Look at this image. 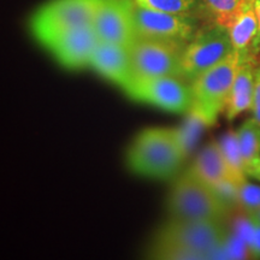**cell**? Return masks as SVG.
Instances as JSON below:
<instances>
[{"mask_svg": "<svg viewBox=\"0 0 260 260\" xmlns=\"http://www.w3.org/2000/svg\"><path fill=\"white\" fill-rule=\"evenodd\" d=\"M247 220V228L243 230L246 235V254L253 259L260 258V222L253 218L252 216L245 214Z\"/></svg>", "mask_w": 260, "mask_h": 260, "instance_id": "44dd1931", "label": "cell"}, {"mask_svg": "<svg viewBox=\"0 0 260 260\" xmlns=\"http://www.w3.org/2000/svg\"><path fill=\"white\" fill-rule=\"evenodd\" d=\"M136 4L147 9L159 11L171 12V14L197 16L203 18L201 0H134Z\"/></svg>", "mask_w": 260, "mask_h": 260, "instance_id": "d6986e66", "label": "cell"}, {"mask_svg": "<svg viewBox=\"0 0 260 260\" xmlns=\"http://www.w3.org/2000/svg\"><path fill=\"white\" fill-rule=\"evenodd\" d=\"M102 0H51L35 11L30 30L42 46L74 29L93 25Z\"/></svg>", "mask_w": 260, "mask_h": 260, "instance_id": "5b68a950", "label": "cell"}, {"mask_svg": "<svg viewBox=\"0 0 260 260\" xmlns=\"http://www.w3.org/2000/svg\"><path fill=\"white\" fill-rule=\"evenodd\" d=\"M237 207L243 214H249L260 210V186L245 181L236 187Z\"/></svg>", "mask_w": 260, "mask_h": 260, "instance_id": "ffe728a7", "label": "cell"}, {"mask_svg": "<svg viewBox=\"0 0 260 260\" xmlns=\"http://www.w3.org/2000/svg\"><path fill=\"white\" fill-rule=\"evenodd\" d=\"M189 170L205 183L216 188L224 183L237 187V180L224 158L219 141H211L199 152Z\"/></svg>", "mask_w": 260, "mask_h": 260, "instance_id": "4fadbf2b", "label": "cell"}, {"mask_svg": "<svg viewBox=\"0 0 260 260\" xmlns=\"http://www.w3.org/2000/svg\"><path fill=\"white\" fill-rule=\"evenodd\" d=\"M169 219L224 220L230 213L216 188L205 183L189 170L181 174L167 198Z\"/></svg>", "mask_w": 260, "mask_h": 260, "instance_id": "3957f363", "label": "cell"}, {"mask_svg": "<svg viewBox=\"0 0 260 260\" xmlns=\"http://www.w3.org/2000/svg\"><path fill=\"white\" fill-rule=\"evenodd\" d=\"M240 148L245 161V174L260 160V132L253 118L247 119L236 130Z\"/></svg>", "mask_w": 260, "mask_h": 260, "instance_id": "e0dca14e", "label": "cell"}, {"mask_svg": "<svg viewBox=\"0 0 260 260\" xmlns=\"http://www.w3.org/2000/svg\"><path fill=\"white\" fill-rule=\"evenodd\" d=\"M176 76L134 77L123 88L130 99L172 113H189L193 105L190 83Z\"/></svg>", "mask_w": 260, "mask_h": 260, "instance_id": "52a82bcc", "label": "cell"}, {"mask_svg": "<svg viewBox=\"0 0 260 260\" xmlns=\"http://www.w3.org/2000/svg\"><path fill=\"white\" fill-rule=\"evenodd\" d=\"M255 70L256 59L240 61L224 111L228 121H234L241 113L251 110L254 94Z\"/></svg>", "mask_w": 260, "mask_h": 260, "instance_id": "5bb4252c", "label": "cell"}, {"mask_svg": "<svg viewBox=\"0 0 260 260\" xmlns=\"http://www.w3.org/2000/svg\"><path fill=\"white\" fill-rule=\"evenodd\" d=\"M99 41L93 25H86L60 35L46 48L65 69L80 70L89 68Z\"/></svg>", "mask_w": 260, "mask_h": 260, "instance_id": "8fae6325", "label": "cell"}, {"mask_svg": "<svg viewBox=\"0 0 260 260\" xmlns=\"http://www.w3.org/2000/svg\"><path fill=\"white\" fill-rule=\"evenodd\" d=\"M186 45L176 41L136 38L129 46L134 77H181L182 53Z\"/></svg>", "mask_w": 260, "mask_h": 260, "instance_id": "ba28073f", "label": "cell"}, {"mask_svg": "<svg viewBox=\"0 0 260 260\" xmlns=\"http://www.w3.org/2000/svg\"><path fill=\"white\" fill-rule=\"evenodd\" d=\"M93 28L100 41L129 47L136 39L133 0H102Z\"/></svg>", "mask_w": 260, "mask_h": 260, "instance_id": "30bf717a", "label": "cell"}, {"mask_svg": "<svg viewBox=\"0 0 260 260\" xmlns=\"http://www.w3.org/2000/svg\"><path fill=\"white\" fill-rule=\"evenodd\" d=\"M232 39L234 51L240 54L241 60L256 59L252 54V44L258 31V18H256L253 0H248L243 6L233 24L228 28Z\"/></svg>", "mask_w": 260, "mask_h": 260, "instance_id": "9a60e30c", "label": "cell"}, {"mask_svg": "<svg viewBox=\"0 0 260 260\" xmlns=\"http://www.w3.org/2000/svg\"><path fill=\"white\" fill-rule=\"evenodd\" d=\"M218 141L220 148H222L224 158H225L228 165L232 169L233 174L235 175L237 183L240 186V184L247 180V176L245 174V161H243L241 148H240L237 133L228 132L220 136Z\"/></svg>", "mask_w": 260, "mask_h": 260, "instance_id": "ac0fdd59", "label": "cell"}, {"mask_svg": "<svg viewBox=\"0 0 260 260\" xmlns=\"http://www.w3.org/2000/svg\"><path fill=\"white\" fill-rule=\"evenodd\" d=\"M248 0H201L205 21L229 28Z\"/></svg>", "mask_w": 260, "mask_h": 260, "instance_id": "2e32d148", "label": "cell"}, {"mask_svg": "<svg viewBox=\"0 0 260 260\" xmlns=\"http://www.w3.org/2000/svg\"><path fill=\"white\" fill-rule=\"evenodd\" d=\"M240 61V54L234 51L190 82L193 105L189 113L203 122L205 126L213 125L220 113L225 111Z\"/></svg>", "mask_w": 260, "mask_h": 260, "instance_id": "277c9868", "label": "cell"}, {"mask_svg": "<svg viewBox=\"0 0 260 260\" xmlns=\"http://www.w3.org/2000/svg\"><path fill=\"white\" fill-rule=\"evenodd\" d=\"M253 5H254L255 15L258 18V31L254 38V41L252 44V54L256 58V56L260 53V0H253Z\"/></svg>", "mask_w": 260, "mask_h": 260, "instance_id": "603a6c76", "label": "cell"}, {"mask_svg": "<svg viewBox=\"0 0 260 260\" xmlns=\"http://www.w3.org/2000/svg\"><path fill=\"white\" fill-rule=\"evenodd\" d=\"M133 21L136 38L157 39L188 44L200 27L197 16L171 14L140 6L133 0Z\"/></svg>", "mask_w": 260, "mask_h": 260, "instance_id": "9c48e42d", "label": "cell"}, {"mask_svg": "<svg viewBox=\"0 0 260 260\" xmlns=\"http://www.w3.org/2000/svg\"><path fill=\"white\" fill-rule=\"evenodd\" d=\"M234 52L228 28L211 23L201 25L182 53L181 77L191 81L204 74Z\"/></svg>", "mask_w": 260, "mask_h": 260, "instance_id": "8992f818", "label": "cell"}, {"mask_svg": "<svg viewBox=\"0 0 260 260\" xmlns=\"http://www.w3.org/2000/svg\"><path fill=\"white\" fill-rule=\"evenodd\" d=\"M248 216H252L253 218H255V219H258L259 222H260V210H258V211H255V212H253V213H249Z\"/></svg>", "mask_w": 260, "mask_h": 260, "instance_id": "cb8c5ba5", "label": "cell"}, {"mask_svg": "<svg viewBox=\"0 0 260 260\" xmlns=\"http://www.w3.org/2000/svg\"><path fill=\"white\" fill-rule=\"evenodd\" d=\"M89 68L122 89L134 79L129 47L111 42L99 41Z\"/></svg>", "mask_w": 260, "mask_h": 260, "instance_id": "7c38bea8", "label": "cell"}, {"mask_svg": "<svg viewBox=\"0 0 260 260\" xmlns=\"http://www.w3.org/2000/svg\"><path fill=\"white\" fill-rule=\"evenodd\" d=\"M252 118L255 122L260 132V67H256L255 70V82H254V94H253L252 103Z\"/></svg>", "mask_w": 260, "mask_h": 260, "instance_id": "7402d4cb", "label": "cell"}, {"mask_svg": "<svg viewBox=\"0 0 260 260\" xmlns=\"http://www.w3.org/2000/svg\"><path fill=\"white\" fill-rule=\"evenodd\" d=\"M188 151L177 129H144L135 136L125 153L126 167L138 176L168 180L176 176Z\"/></svg>", "mask_w": 260, "mask_h": 260, "instance_id": "7a4b0ae2", "label": "cell"}, {"mask_svg": "<svg viewBox=\"0 0 260 260\" xmlns=\"http://www.w3.org/2000/svg\"><path fill=\"white\" fill-rule=\"evenodd\" d=\"M229 242L224 220H174L159 228L149 249L153 259H209Z\"/></svg>", "mask_w": 260, "mask_h": 260, "instance_id": "6da1fadb", "label": "cell"}]
</instances>
